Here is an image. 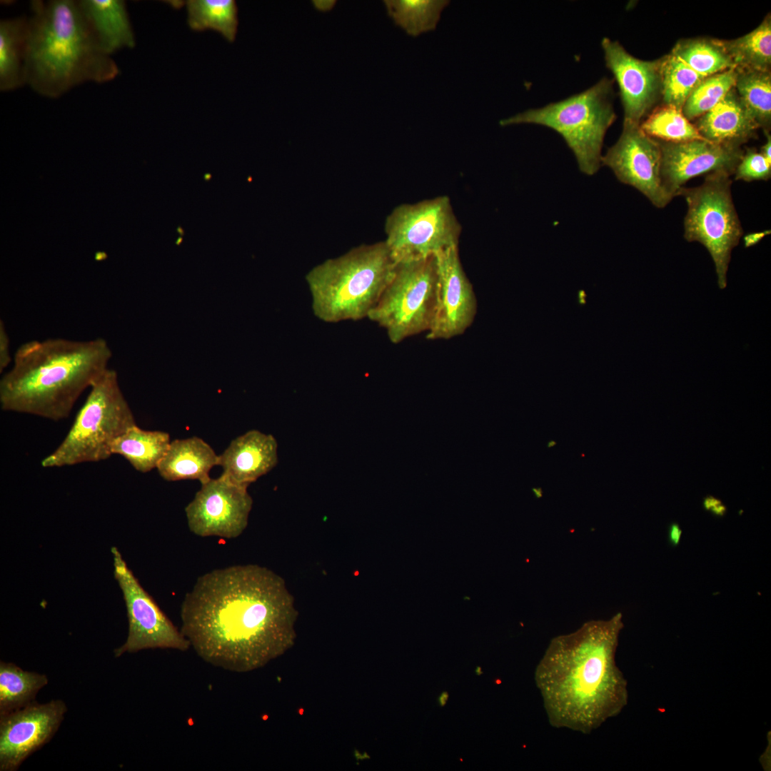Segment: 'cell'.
I'll return each mask as SVG.
<instances>
[{
  "label": "cell",
  "instance_id": "cell-1",
  "mask_svg": "<svg viewBox=\"0 0 771 771\" xmlns=\"http://www.w3.org/2000/svg\"><path fill=\"white\" fill-rule=\"evenodd\" d=\"M181 631L204 661L224 670H258L293 647L298 613L282 578L258 565L200 576L181 606Z\"/></svg>",
  "mask_w": 771,
  "mask_h": 771
},
{
  "label": "cell",
  "instance_id": "cell-2",
  "mask_svg": "<svg viewBox=\"0 0 771 771\" xmlns=\"http://www.w3.org/2000/svg\"><path fill=\"white\" fill-rule=\"evenodd\" d=\"M623 626L618 613L551 640L535 681L553 727L588 734L627 705L628 683L615 661Z\"/></svg>",
  "mask_w": 771,
  "mask_h": 771
},
{
  "label": "cell",
  "instance_id": "cell-3",
  "mask_svg": "<svg viewBox=\"0 0 771 771\" xmlns=\"http://www.w3.org/2000/svg\"><path fill=\"white\" fill-rule=\"evenodd\" d=\"M111 356L101 338L26 342L0 381L1 408L52 420L67 418L81 394L109 368Z\"/></svg>",
  "mask_w": 771,
  "mask_h": 771
},
{
  "label": "cell",
  "instance_id": "cell-4",
  "mask_svg": "<svg viewBox=\"0 0 771 771\" xmlns=\"http://www.w3.org/2000/svg\"><path fill=\"white\" fill-rule=\"evenodd\" d=\"M28 16L26 85L58 98L86 82L114 80L120 70L101 47L78 1H31Z\"/></svg>",
  "mask_w": 771,
  "mask_h": 771
},
{
  "label": "cell",
  "instance_id": "cell-5",
  "mask_svg": "<svg viewBox=\"0 0 771 771\" xmlns=\"http://www.w3.org/2000/svg\"><path fill=\"white\" fill-rule=\"evenodd\" d=\"M395 266L383 241L355 247L313 267L306 281L314 316L326 323L368 318Z\"/></svg>",
  "mask_w": 771,
  "mask_h": 771
},
{
  "label": "cell",
  "instance_id": "cell-6",
  "mask_svg": "<svg viewBox=\"0 0 771 771\" xmlns=\"http://www.w3.org/2000/svg\"><path fill=\"white\" fill-rule=\"evenodd\" d=\"M614 81L603 77L581 93L518 113L502 119L500 124H532L554 130L573 151L580 171L594 175L602 166L605 133L616 119L613 104Z\"/></svg>",
  "mask_w": 771,
  "mask_h": 771
},
{
  "label": "cell",
  "instance_id": "cell-7",
  "mask_svg": "<svg viewBox=\"0 0 771 771\" xmlns=\"http://www.w3.org/2000/svg\"><path fill=\"white\" fill-rule=\"evenodd\" d=\"M134 425L117 373L109 368L91 386L66 437L41 465L58 468L104 460L111 455L113 441Z\"/></svg>",
  "mask_w": 771,
  "mask_h": 771
},
{
  "label": "cell",
  "instance_id": "cell-8",
  "mask_svg": "<svg viewBox=\"0 0 771 771\" xmlns=\"http://www.w3.org/2000/svg\"><path fill=\"white\" fill-rule=\"evenodd\" d=\"M730 177L725 173H712L700 186L683 187L678 194L684 196L687 205L684 237L689 242L702 243L708 251L721 289L727 286L732 251L743 234L732 198Z\"/></svg>",
  "mask_w": 771,
  "mask_h": 771
},
{
  "label": "cell",
  "instance_id": "cell-9",
  "mask_svg": "<svg viewBox=\"0 0 771 771\" xmlns=\"http://www.w3.org/2000/svg\"><path fill=\"white\" fill-rule=\"evenodd\" d=\"M437 278L435 256L396 263L368 318L383 328L393 343L428 331L434 315Z\"/></svg>",
  "mask_w": 771,
  "mask_h": 771
},
{
  "label": "cell",
  "instance_id": "cell-10",
  "mask_svg": "<svg viewBox=\"0 0 771 771\" xmlns=\"http://www.w3.org/2000/svg\"><path fill=\"white\" fill-rule=\"evenodd\" d=\"M461 231L449 197L441 196L395 207L386 218L384 241L398 263L458 246Z\"/></svg>",
  "mask_w": 771,
  "mask_h": 771
},
{
  "label": "cell",
  "instance_id": "cell-11",
  "mask_svg": "<svg viewBox=\"0 0 771 771\" xmlns=\"http://www.w3.org/2000/svg\"><path fill=\"white\" fill-rule=\"evenodd\" d=\"M111 553L114 574L123 593L128 621L127 638L114 650L115 657L148 649L188 650V640L143 588L118 548L112 547Z\"/></svg>",
  "mask_w": 771,
  "mask_h": 771
},
{
  "label": "cell",
  "instance_id": "cell-12",
  "mask_svg": "<svg viewBox=\"0 0 771 771\" xmlns=\"http://www.w3.org/2000/svg\"><path fill=\"white\" fill-rule=\"evenodd\" d=\"M247 489L223 475L201 484L185 508L190 531L200 537L225 539L241 535L248 525L253 505Z\"/></svg>",
  "mask_w": 771,
  "mask_h": 771
},
{
  "label": "cell",
  "instance_id": "cell-13",
  "mask_svg": "<svg viewBox=\"0 0 771 771\" xmlns=\"http://www.w3.org/2000/svg\"><path fill=\"white\" fill-rule=\"evenodd\" d=\"M661 163L659 141L640 126L625 124L618 140L601 159V165L610 168L620 182L638 190L659 208L672 199L662 183Z\"/></svg>",
  "mask_w": 771,
  "mask_h": 771
},
{
  "label": "cell",
  "instance_id": "cell-14",
  "mask_svg": "<svg viewBox=\"0 0 771 771\" xmlns=\"http://www.w3.org/2000/svg\"><path fill=\"white\" fill-rule=\"evenodd\" d=\"M67 711L61 700L36 701L0 715V771H16L54 736Z\"/></svg>",
  "mask_w": 771,
  "mask_h": 771
},
{
  "label": "cell",
  "instance_id": "cell-15",
  "mask_svg": "<svg viewBox=\"0 0 771 771\" xmlns=\"http://www.w3.org/2000/svg\"><path fill=\"white\" fill-rule=\"evenodd\" d=\"M437 287L433 321L426 338L450 339L463 334L474 321L477 303L460 263L458 247L435 255Z\"/></svg>",
  "mask_w": 771,
  "mask_h": 771
},
{
  "label": "cell",
  "instance_id": "cell-16",
  "mask_svg": "<svg viewBox=\"0 0 771 771\" xmlns=\"http://www.w3.org/2000/svg\"><path fill=\"white\" fill-rule=\"evenodd\" d=\"M601 46L607 68L620 89L623 124L640 126L661 96L660 59H639L617 41L603 38Z\"/></svg>",
  "mask_w": 771,
  "mask_h": 771
},
{
  "label": "cell",
  "instance_id": "cell-17",
  "mask_svg": "<svg viewBox=\"0 0 771 771\" xmlns=\"http://www.w3.org/2000/svg\"><path fill=\"white\" fill-rule=\"evenodd\" d=\"M662 153L663 188L673 198L690 179L715 172L734 175L744 151L741 147L695 140L682 143L658 141Z\"/></svg>",
  "mask_w": 771,
  "mask_h": 771
},
{
  "label": "cell",
  "instance_id": "cell-18",
  "mask_svg": "<svg viewBox=\"0 0 771 771\" xmlns=\"http://www.w3.org/2000/svg\"><path fill=\"white\" fill-rule=\"evenodd\" d=\"M278 463V443L273 435L251 430L233 439L218 455L221 475L248 488Z\"/></svg>",
  "mask_w": 771,
  "mask_h": 771
},
{
  "label": "cell",
  "instance_id": "cell-19",
  "mask_svg": "<svg viewBox=\"0 0 771 771\" xmlns=\"http://www.w3.org/2000/svg\"><path fill=\"white\" fill-rule=\"evenodd\" d=\"M695 126L706 141L735 147H741L756 137L760 128L735 87L712 109L700 116Z\"/></svg>",
  "mask_w": 771,
  "mask_h": 771
},
{
  "label": "cell",
  "instance_id": "cell-20",
  "mask_svg": "<svg viewBox=\"0 0 771 771\" xmlns=\"http://www.w3.org/2000/svg\"><path fill=\"white\" fill-rule=\"evenodd\" d=\"M79 7L96 39L109 55L136 44L124 1L79 0Z\"/></svg>",
  "mask_w": 771,
  "mask_h": 771
},
{
  "label": "cell",
  "instance_id": "cell-21",
  "mask_svg": "<svg viewBox=\"0 0 771 771\" xmlns=\"http://www.w3.org/2000/svg\"><path fill=\"white\" fill-rule=\"evenodd\" d=\"M218 459L211 446L198 437L176 439L171 441L157 470L167 481L197 480L203 484L211 479L209 473L218 465Z\"/></svg>",
  "mask_w": 771,
  "mask_h": 771
},
{
  "label": "cell",
  "instance_id": "cell-22",
  "mask_svg": "<svg viewBox=\"0 0 771 771\" xmlns=\"http://www.w3.org/2000/svg\"><path fill=\"white\" fill-rule=\"evenodd\" d=\"M28 16L0 21V90L11 91L26 85Z\"/></svg>",
  "mask_w": 771,
  "mask_h": 771
},
{
  "label": "cell",
  "instance_id": "cell-23",
  "mask_svg": "<svg viewBox=\"0 0 771 771\" xmlns=\"http://www.w3.org/2000/svg\"><path fill=\"white\" fill-rule=\"evenodd\" d=\"M171 443L170 435L160 430H146L134 425L112 443L111 453L126 458L138 471L157 468Z\"/></svg>",
  "mask_w": 771,
  "mask_h": 771
},
{
  "label": "cell",
  "instance_id": "cell-24",
  "mask_svg": "<svg viewBox=\"0 0 771 771\" xmlns=\"http://www.w3.org/2000/svg\"><path fill=\"white\" fill-rule=\"evenodd\" d=\"M721 44L737 70L770 71L771 65V17L767 14L750 33Z\"/></svg>",
  "mask_w": 771,
  "mask_h": 771
},
{
  "label": "cell",
  "instance_id": "cell-25",
  "mask_svg": "<svg viewBox=\"0 0 771 771\" xmlns=\"http://www.w3.org/2000/svg\"><path fill=\"white\" fill-rule=\"evenodd\" d=\"M189 27L196 31L213 30L233 42L237 34L238 8L233 0H188L183 3Z\"/></svg>",
  "mask_w": 771,
  "mask_h": 771
},
{
  "label": "cell",
  "instance_id": "cell-26",
  "mask_svg": "<svg viewBox=\"0 0 771 771\" xmlns=\"http://www.w3.org/2000/svg\"><path fill=\"white\" fill-rule=\"evenodd\" d=\"M49 682L47 676L22 670L12 662H0V715L34 702Z\"/></svg>",
  "mask_w": 771,
  "mask_h": 771
},
{
  "label": "cell",
  "instance_id": "cell-27",
  "mask_svg": "<svg viewBox=\"0 0 771 771\" xmlns=\"http://www.w3.org/2000/svg\"><path fill=\"white\" fill-rule=\"evenodd\" d=\"M670 52L705 79L735 69L720 39L700 38L680 40Z\"/></svg>",
  "mask_w": 771,
  "mask_h": 771
},
{
  "label": "cell",
  "instance_id": "cell-28",
  "mask_svg": "<svg viewBox=\"0 0 771 771\" xmlns=\"http://www.w3.org/2000/svg\"><path fill=\"white\" fill-rule=\"evenodd\" d=\"M388 15L395 24L413 36L434 30L440 13L449 4L447 0L384 1Z\"/></svg>",
  "mask_w": 771,
  "mask_h": 771
},
{
  "label": "cell",
  "instance_id": "cell-29",
  "mask_svg": "<svg viewBox=\"0 0 771 771\" xmlns=\"http://www.w3.org/2000/svg\"><path fill=\"white\" fill-rule=\"evenodd\" d=\"M737 70V69H736ZM735 89L760 128L769 131L771 121L770 71L737 70Z\"/></svg>",
  "mask_w": 771,
  "mask_h": 771
},
{
  "label": "cell",
  "instance_id": "cell-30",
  "mask_svg": "<svg viewBox=\"0 0 771 771\" xmlns=\"http://www.w3.org/2000/svg\"><path fill=\"white\" fill-rule=\"evenodd\" d=\"M640 128L647 136L660 141L682 143L705 140L682 111L665 104L650 112L640 123Z\"/></svg>",
  "mask_w": 771,
  "mask_h": 771
},
{
  "label": "cell",
  "instance_id": "cell-31",
  "mask_svg": "<svg viewBox=\"0 0 771 771\" xmlns=\"http://www.w3.org/2000/svg\"><path fill=\"white\" fill-rule=\"evenodd\" d=\"M660 71L664 104L680 111L691 93L705 80L671 52L660 59Z\"/></svg>",
  "mask_w": 771,
  "mask_h": 771
},
{
  "label": "cell",
  "instance_id": "cell-32",
  "mask_svg": "<svg viewBox=\"0 0 771 771\" xmlns=\"http://www.w3.org/2000/svg\"><path fill=\"white\" fill-rule=\"evenodd\" d=\"M737 70L731 69L703 80L686 100L682 111L691 120L699 118L718 104L735 87Z\"/></svg>",
  "mask_w": 771,
  "mask_h": 771
},
{
  "label": "cell",
  "instance_id": "cell-33",
  "mask_svg": "<svg viewBox=\"0 0 771 771\" xmlns=\"http://www.w3.org/2000/svg\"><path fill=\"white\" fill-rule=\"evenodd\" d=\"M735 180L767 181L771 176V161L753 148L744 152L734 173Z\"/></svg>",
  "mask_w": 771,
  "mask_h": 771
},
{
  "label": "cell",
  "instance_id": "cell-34",
  "mask_svg": "<svg viewBox=\"0 0 771 771\" xmlns=\"http://www.w3.org/2000/svg\"><path fill=\"white\" fill-rule=\"evenodd\" d=\"M11 360L9 336L4 321L0 320V372L4 371Z\"/></svg>",
  "mask_w": 771,
  "mask_h": 771
},
{
  "label": "cell",
  "instance_id": "cell-35",
  "mask_svg": "<svg viewBox=\"0 0 771 771\" xmlns=\"http://www.w3.org/2000/svg\"><path fill=\"white\" fill-rule=\"evenodd\" d=\"M703 506L705 510L717 516L724 515L727 511V508L722 502L713 496L705 497L703 500Z\"/></svg>",
  "mask_w": 771,
  "mask_h": 771
},
{
  "label": "cell",
  "instance_id": "cell-36",
  "mask_svg": "<svg viewBox=\"0 0 771 771\" xmlns=\"http://www.w3.org/2000/svg\"><path fill=\"white\" fill-rule=\"evenodd\" d=\"M770 233V231L749 233L744 238L745 246L750 247L757 243L763 237Z\"/></svg>",
  "mask_w": 771,
  "mask_h": 771
},
{
  "label": "cell",
  "instance_id": "cell-37",
  "mask_svg": "<svg viewBox=\"0 0 771 771\" xmlns=\"http://www.w3.org/2000/svg\"><path fill=\"white\" fill-rule=\"evenodd\" d=\"M682 530L679 525L677 523H672L669 528V540L671 544L677 545L681 538Z\"/></svg>",
  "mask_w": 771,
  "mask_h": 771
},
{
  "label": "cell",
  "instance_id": "cell-38",
  "mask_svg": "<svg viewBox=\"0 0 771 771\" xmlns=\"http://www.w3.org/2000/svg\"><path fill=\"white\" fill-rule=\"evenodd\" d=\"M766 136V142L761 147L760 153H761L768 161H771V136L769 131H765Z\"/></svg>",
  "mask_w": 771,
  "mask_h": 771
},
{
  "label": "cell",
  "instance_id": "cell-39",
  "mask_svg": "<svg viewBox=\"0 0 771 771\" xmlns=\"http://www.w3.org/2000/svg\"><path fill=\"white\" fill-rule=\"evenodd\" d=\"M314 5L316 9L321 11H328L332 9L334 6L335 1H314Z\"/></svg>",
  "mask_w": 771,
  "mask_h": 771
},
{
  "label": "cell",
  "instance_id": "cell-40",
  "mask_svg": "<svg viewBox=\"0 0 771 771\" xmlns=\"http://www.w3.org/2000/svg\"><path fill=\"white\" fill-rule=\"evenodd\" d=\"M448 697H449V695H448V692L444 691V692H441L440 695H439L438 698V702L439 705H440L441 707H443L444 705H445V704L447 703V701L448 700Z\"/></svg>",
  "mask_w": 771,
  "mask_h": 771
},
{
  "label": "cell",
  "instance_id": "cell-41",
  "mask_svg": "<svg viewBox=\"0 0 771 771\" xmlns=\"http://www.w3.org/2000/svg\"><path fill=\"white\" fill-rule=\"evenodd\" d=\"M533 493L535 494L537 498H540L542 495L541 488H533Z\"/></svg>",
  "mask_w": 771,
  "mask_h": 771
},
{
  "label": "cell",
  "instance_id": "cell-42",
  "mask_svg": "<svg viewBox=\"0 0 771 771\" xmlns=\"http://www.w3.org/2000/svg\"><path fill=\"white\" fill-rule=\"evenodd\" d=\"M555 445H556V442L555 440H550L547 443V448H550L554 447Z\"/></svg>",
  "mask_w": 771,
  "mask_h": 771
},
{
  "label": "cell",
  "instance_id": "cell-43",
  "mask_svg": "<svg viewBox=\"0 0 771 771\" xmlns=\"http://www.w3.org/2000/svg\"><path fill=\"white\" fill-rule=\"evenodd\" d=\"M475 674H476L477 675H482V674H483V671L481 670V667H480V666H477V667H476V668H475Z\"/></svg>",
  "mask_w": 771,
  "mask_h": 771
}]
</instances>
